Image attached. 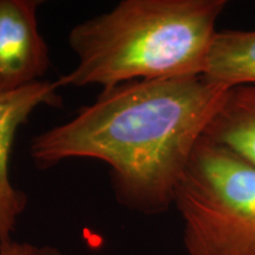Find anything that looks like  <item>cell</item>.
Masks as SVG:
<instances>
[{
	"label": "cell",
	"instance_id": "cell-4",
	"mask_svg": "<svg viewBox=\"0 0 255 255\" xmlns=\"http://www.w3.org/2000/svg\"><path fill=\"white\" fill-rule=\"evenodd\" d=\"M40 0H0V95L40 81L50 68L38 28Z\"/></svg>",
	"mask_w": 255,
	"mask_h": 255
},
{
	"label": "cell",
	"instance_id": "cell-1",
	"mask_svg": "<svg viewBox=\"0 0 255 255\" xmlns=\"http://www.w3.org/2000/svg\"><path fill=\"white\" fill-rule=\"evenodd\" d=\"M228 90L202 76L103 89L69 122L33 137L30 156L41 170L71 158L104 162L120 205L161 214Z\"/></svg>",
	"mask_w": 255,
	"mask_h": 255
},
{
	"label": "cell",
	"instance_id": "cell-7",
	"mask_svg": "<svg viewBox=\"0 0 255 255\" xmlns=\"http://www.w3.org/2000/svg\"><path fill=\"white\" fill-rule=\"evenodd\" d=\"M201 76L227 89L255 85V30L216 31Z\"/></svg>",
	"mask_w": 255,
	"mask_h": 255
},
{
	"label": "cell",
	"instance_id": "cell-8",
	"mask_svg": "<svg viewBox=\"0 0 255 255\" xmlns=\"http://www.w3.org/2000/svg\"><path fill=\"white\" fill-rule=\"evenodd\" d=\"M0 255H64L57 248L38 247L27 242L8 241L0 245Z\"/></svg>",
	"mask_w": 255,
	"mask_h": 255
},
{
	"label": "cell",
	"instance_id": "cell-6",
	"mask_svg": "<svg viewBox=\"0 0 255 255\" xmlns=\"http://www.w3.org/2000/svg\"><path fill=\"white\" fill-rule=\"evenodd\" d=\"M203 136L255 165V85L229 89Z\"/></svg>",
	"mask_w": 255,
	"mask_h": 255
},
{
	"label": "cell",
	"instance_id": "cell-2",
	"mask_svg": "<svg viewBox=\"0 0 255 255\" xmlns=\"http://www.w3.org/2000/svg\"><path fill=\"white\" fill-rule=\"evenodd\" d=\"M226 0H123L69 33L77 57L58 88L201 76Z\"/></svg>",
	"mask_w": 255,
	"mask_h": 255
},
{
	"label": "cell",
	"instance_id": "cell-5",
	"mask_svg": "<svg viewBox=\"0 0 255 255\" xmlns=\"http://www.w3.org/2000/svg\"><path fill=\"white\" fill-rule=\"evenodd\" d=\"M56 82L39 81L11 94L0 95V245L11 241L27 197L9 178V156L18 129L41 105L59 108L62 97Z\"/></svg>",
	"mask_w": 255,
	"mask_h": 255
},
{
	"label": "cell",
	"instance_id": "cell-3",
	"mask_svg": "<svg viewBox=\"0 0 255 255\" xmlns=\"http://www.w3.org/2000/svg\"><path fill=\"white\" fill-rule=\"evenodd\" d=\"M188 255H255V165L205 136L174 194Z\"/></svg>",
	"mask_w": 255,
	"mask_h": 255
}]
</instances>
